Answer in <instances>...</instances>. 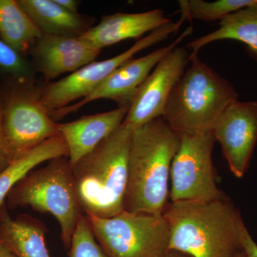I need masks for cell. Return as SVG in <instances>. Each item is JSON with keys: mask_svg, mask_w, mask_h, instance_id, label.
<instances>
[{"mask_svg": "<svg viewBox=\"0 0 257 257\" xmlns=\"http://www.w3.org/2000/svg\"><path fill=\"white\" fill-rule=\"evenodd\" d=\"M242 247L246 257H257V243L248 232L247 228L243 231Z\"/></svg>", "mask_w": 257, "mask_h": 257, "instance_id": "d4e9b609", "label": "cell"}, {"mask_svg": "<svg viewBox=\"0 0 257 257\" xmlns=\"http://www.w3.org/2000/svg\"><path fill=\"white\" fill-rule=\"evenodd\" d=\"M55 1L57 4L60 5L61 8L69 13L78 14L79 1H76V0H55Z\"/></svg>", "mask_w": 257, "mask_h": 257, "instance_id": "484cf974", "label": "cell"}, {"mask_svg": "<svg viewBox=\"0 0 257 257\" xmlns=\"http://www.w3.org/2000/svg\"><path fill=\"white\" fill-rule=\"evenodd\" d=\"M163 216L170 228V251L190 257H234L243 251L246 226L224 197L171 202Z\"/></svg>", "mask_w": 257, "mask_h": 257, "instance_id": "6da1fadb", "label": "cell"}, {"mask_svg": "<svg viewBox=\"0 0 257 257\" xmlns=\"http://www.w3.org/2000/svg\"><path fill=\"white\" fill-rule=\"evenodd\" d=\"M101 51L89 46L79 37L43 35L30 52L33 67L47 81L74 73L94 62Z\"/></svg>", "mask_w": 257, "mask_h": 257, "instance_id": "4fadbf2b", "label": "cell"}, {"mask_svg": "<svg viewBox=\"0 0 257 257\" xmlns=\"http://www.w3.org/2000/svg\"><path fill=\"white\" fill-rule=\"evenodd\" d=\"M234 257H246V255H245L244 252H243V251H241V252L238 253V254Z\"/></svg>", "mask_w": 257, "mask_h": 257, "instance_id": "f1b7e54d", "label": "cell"}, {"mask_svg": "<svg viewBox=\"0 0 257 257\" xmlns=\"http://www.w3.org/2000/svg\"><path fill=\"white\" fill-rule=\"evenodd\" d=\"M130 106H118L113 110L87 115L71 122L57 123L72 167L121 126Z\"/></svg>", "mask_w": 257, "mask_h": 257, "instance_id": "9a60e30c", "label": "cell"}, {"mask_svg": "<svg viewBox=\"0 0 257 257\" xmlns=\"http://www.w3.org/2000/svg\"><path fill=\"white\" fill-rule=\"evenodd\" d=\"M171 167V202H209L224 197L216 182L213 133L180 135Z\"/></svg>", "mask_w": 257, "mask_h": 257, "instance_id": "ba28073f", "label": "cell"}, {"mask_svg": "<svg viewBox=\"0 0 257 257\" xmlns=\"http://www.w3.org/2000/svg\"><path fill=\"white\" fill-rule=\"evenodd\" d=\"M3 130L12 162L61 136L57 123L41 103L42 88L33 79L0 82Z\"/></svg>", "mask_w": 257, "mask_h": 257, "instance_id": "8992f818", "label": "cell"}, {"mask_svg": "<svg viewBox=\"0 0 257 257\" xmlns=\"http://www.w3.org/2000/svg\"><path fill=\"white\" fill-rule=\"evenodd\" d=\"M6 204L10 209L30 207L55 216L67 249L79 219L84 215L68 157H57L45 167L32 170L12 189Z\"/></svg>", "mask_w": 257, "mask_h": 257, "instance_id": "5b68a950", "label": "cell"}, {"mask_svg": "<svg viewBox=\"0 0 257 257\" xmlns=\"http://www.w3.org/2000/svg\"><path fill=\"white\" fill-rule=\"evenodd\" d=\"M257 0H216L214 2L204 0H179L181 18L184 21L189 20L199 21H221L228 15L255 4Z\"/></svg>", "mask_w": 257, "mask_h": 257, "instance_id": "44dd1931", "label": "cell"}, {"mask_svg": "<svg viewBox=\"0 0 257 257\" xmlns=\"http://www.w3.org/2000/svg\"><path fill=\"white\" fill-rule=\"evenodd\" d=\"M11 162L3 130V103L0 91V172H3Z\"/></svg>", "mask_w": 257, "mask_h": 257, "instance_id": "cb8c5ba5", "label": "cell"}, {"mask_svg": "<svg viewBox=\"0 0 257 257\" xmlns=\"http://www.w3.org/2000/svg\"><path fill=\"white\" fill-rule=\"evenodd\" d=\"M165 11L155 9L139 13H115L102 17L96 26L92 27L79 37L89 46L102 50L124 40L143 38L145 34L170 23Z\"/></svg>", "mask_w": 257, "mask_h": 257, "instance_id": "5bb4252c", "label": "cell"}, {"mask_svg": "<svg viewBox=\"0 0 257 257\" xmlns=\"http://www.w3.org/2000/svg\"><path fill=\"white\" fill-rule=\"evenodd\" d=\"M189 61L190 67L172 89L162 118L179 135L212 133L225 109L238 100V94L198 55Z\"/></svg>", "mask_w": 257, "mask_h": 257, "instance_id": "277c9868", "label": "cell"}, {"mask_svg": "<svg viewBox=\"0 0 257 257\" xmlns=\"http://www.w3.org/2000/svg\"><path fill=\"white\" fill-rule=\"evenodd\" d=\"M184 47H175L157 64L130 104L122 124L132 130L163 115L172 89L183 75L189 62Z\"/></svg>", "mask_w": 257, "mask_h": 257, "instance_id": "8fae6325", "label": "cell"}, {"mask_svg": "<svg viewBox=\"0 0 257 257\" xmlns=\"http://www.w3.org/2000/svg\"><path fill=\"white\" fill-rule=\"evenodd\" d=\"M187 255H184L183 253L177 252V251H170L166 257H187Z\"/></svg>", "mask_w": 257, "mask_h": 257, "instance_id": "83f0119b", "label": "cell"}, {"mask_svg": "<svg viewBox=\"0 0 257 257\" xmlns=\"http://www.w3.org/2000/svg\"><path fill=\"white\" fill-rule=\"evenodd\" d=\"M43 35L18 0H0V39L10 48L25 57Z\"/></svg>", "mask_w": 257, "mask_h": 257, "instance_id": "d6986e66", "label": "cell"}, {"mask_svg": "<svg viewBox=\"0 0 257 257\" xmlns=\"http://www.w3.org/2000/svg\"><path fill=\"white\" fill-rule=\"evenodd\" d=\"M44 35L79 37L92 28L90 20L69 13L55 0H18Z\"/></svg>", "mask_w": 257, "mask_h": 257, "instance_id": "e0dca14e", "label": "cell"}, {"mask_svg": "<svg viewBox=\"0 0 257 257\" xmlns=\"http://www.w3.org/2000/svg\"><path fill=\"white\" fill-rule=\"evenodd\" d=\"M60 157H68L67 145L61 136L47 140L40 146L17 159L0 172V208L6 203L12 189L37 166Z\"/></svg>", "mask_w": 257, "mask_h": 257, "instance_id": "ffe728a7", "label": "cell"}, {"mask_svg": "<svg viewBox=\"0 0 257 257\" xmlns=\"http://www.w3.org/2000/svg\"><path fill=\"white\" fill-rule=\"evenodd\" d=\"M33 79L32 65L24 56L10 48L0 39L1 82Z\"/></svg>", "mask_w": 257, "mask_h": 257, "instance_id": "7402d4cb", "label": "cell"}, {"mask_svg": "<svg viewBox=\"0 0 257 257\" xmlns=\"http://www.w3.org/2000/svg\"><path fill=\"white\" fill-rule=\"evenodd\" d=\"M69 251V257H109L96 241L85 214L77 225Z\"/></svg>", "mask_w": 257, "mask_h": 257, "instance_id": "603a6c76", "label": "cell"}, {"mask_svg": "<svg viewBox=\"0 0 257 257\" xmlns=\"http://www.w3.org/2000/svg\"><path fill=\"white\" fill-rule=\"evenodd\" d=\"M184 20L172 22L154 30L138 41L122 53L107 60L92 62L53 83L42 88L41 103L47 111H55L69 106L71 103L82 99L90 94L114 70L134 56L145 49L164 41L177 33Z\"/></svg>", "mask_w": 257, "mask_h": 257, "instance_id": "9c48e42d", "label": "cell"}, {"mask_svg": "<svg viewBox=\"0 0 257 257\" xmlns=\"http://www.w3.org/2000/svg\"><path fill=\"white\" fill-rule=\"evenodd\" d=\"M0 257H18L11 249L9 246L0 239Z\"/></svg>", "mask_w": 257, "mask_h": 257, "instance_id": "4316f807", "label": "cell"}, {"mask_svg": "<svg viewBox=\"0 0 257 257\" xmlns=\"http://www.w3.org/2000/svg\"><path fill=\"white\" fill-rule=\"evenodd\" d=\"M219 25L217 30L187 44L192 50L189 57L198 55L203 47L212 42L232 40L244 44L257 60V3L228 15Z\"/></svg>", "mask_w": 257, "mask_h": 257, "instance_id": "ac0fdd59", "label": "cell"}, {"mask_svg": "<svg viewBox=\"0 0 257 257\" xmlns=\"http://www.w3.org/2000/svg\"><path fill=\"white\" fill-rule=\"evenodd\" d=\"M133 132L121 124L72 167L85 215L109 218L124 210Z\"/></svg>", "mask_w": 257, "mask_h": 257, "instance_id": "3957f363", "label": "cell"}, {"mask_svg": "<svg viewBox=\"0 0 257 257\" xmlns=\"http://www.w3.org/2000/svg\"><path fill=\"white\" fill-rule=\"evenodd\" d=\"M192 32V27H189L167 46L157 49L143 57L126 61L84 99L57 110L47 111L51 118L57 122V120L62 119L70 113L76 112L88 103L101 99H111L119 106L130 105L139 89L157 64Z\"/></svg>", "mask_w": 257, "mask_h": 257, "instance_id": "30bf717a", "label": "cell"}, {"mask_svg": "<svg viewBox=\"0 0 257 257\" xmlns=\"http://www.w3.org/2000/svg\"><path fill=\"white\" fill-rule=\"evenodd\" d=\"M46 226L29 214L13 219L6 203L0 208V239L18 257H52L47 247Z\"/></svg>", "mask_w": 257, "mask_h": 257, "instance_id": "2e32d148", "label": "cell"}, {"mask_svg": "<svg viewBox=\"0 0 257 257\" xmlns=\"http://www.w3.org/2000/svg\"><path fill=\"white\" fill-rule=\"evenodd\" d=\"M179 144V134L162 116L133 130L124 210L163 215L168 204L171 167Z\"/></svg>", "mask_w": 257, "mask_h": 257, "instance_id": "7a4b0ae2", "label": "cell"}, {"mask_svg": "<svg viewBox=\"0 0 257 257\" xmlns=\"http://www.w3.org/2000/svg\"><path fill=\"white\" fill-rule=\"evenodd\" d=\"M85 216L109 257H166L170 251V228L163 215L123 210L109 218Z\"/></svg>", "mask_w": 257, "mask_h": 257, "instance_id": "52a82bcc", "label": "cell"}, {"mask_svg": "<svg viewBox=\"0 0 257 257\" xmlns=\"http://www.w3.org/2000/svg\"><path fill=\"white\" fill-rule=\"evenodd\" d=\"M231 172L244 175L257 142V101L236 100L228 106L212 131Z\"/></svg>", "mask_w": 257, "mask_h": 257, "instance_id": "7c38bea8", "label": "cell"}]
</instances>
